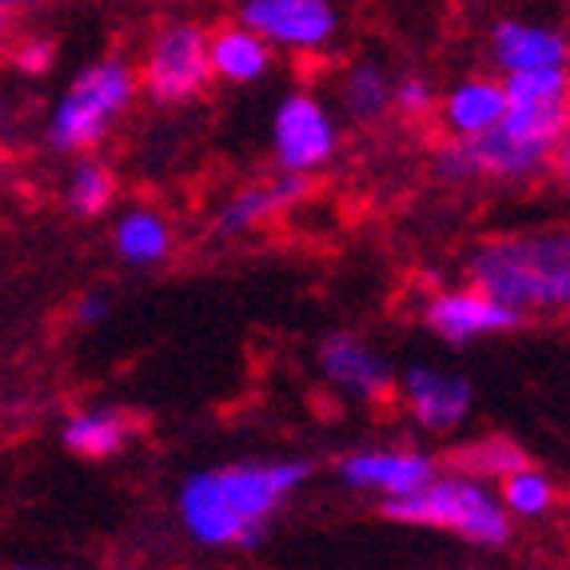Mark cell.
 I'll return each instance as SVG.
<instances>
[{
  "mask_svg": "<svg viewBox=\"0 0 570 570\" xmlns=\"http://www.w3.org/2000/svg\"><path fill=\"white\" fill-rule=\"evenodd\" d=\"M312 475L315 459L304 455L200 466L176 491V519L204 551H256Z\"/></svg>",
  "mask_w": 570,
  "mask_h": 570,
  "instance_id": "cell-1",
  "label": "cell"
},
{
  "mask_svg": "<svg viewBox=\"0 0 570 570\" xmlns=\"http://www.w3.org/2000/svg\"><path fill=\"white\" fill-rule=\"evenodd\" d=\"M466 279L519 320L570 315V224L483 239L466 256Z\"/></svg>",
  "mask_w": 570,
  "mask_h": 570,
  "instance_id": "cell-2",
  "label": "cell"
},
{
  "mask_svg": "<svg viewBox=\"0 0 570 570\" xmlns=\"http://www.w3.org/2000/svg\"><path fill=\"white\" fill-rule=\"evenodd\" d=\"M140 96V72L132 60L124 57H100L85 65L68 88L57 96V105L48 112V144L57 153L85 156L105 144L120 116L136 105Z\"/></svg>",
  "mask_w": 570,
  "mask_h": 570,
  "instance_id": "cell-3",
  "label": "cell"
},
{
  "mask_svg": "<svg viewBox=\"0 0 570 570\" xmlns=\"http://www.w3.org/2000/svg\"><path fill=\"white\" fill-rule=\"evenodd\" d=\"M391 523L423 527V531H448L471 547H507L514 534L511 514L503 511L494 487L463 475V471H439L423 491L411 499L383 507Z\"/></svg>",
  "mask_w": 570,
  "mask_h": 570,
  "instance_id": "cell-4",
  "label": "cell"
},
{
  "mask_svg": "<svg viewBox=\"0 0 570 570\" xmlns=\"http://www.w3.org/2000/svg\"><path fill=\"white\" fill-rule=\"evenodd\" d=\"M140 72V92L160 108H180L200 100L212 88V32L200 20H164L153 32Z\"/></svg>",
  "mask_w": 570,
  "mask_h": 570,
  "instance_id": "cell-5",
  "label": "cell"
},
{
  "mask_svg": "<svg viewBox=\"0 0 570 570\" xmlns=\"http://www.w3.org/2000/svg\"><path fill=\"white\" fill-rule=\"evenodd\" d=\"M272 156L284 176H315L340 153V120L315 92H287L272 108Z\"/></svg>",
  "mask_w": 570,
  "mask_h": 570,
  "instance_id": "cell-6",
  "label": "cell"
},
{
  "mask_svg": "<svg viewBox=\"0 0 570 570\" xmlns=\"http://www.w3.org/2000/svg\"><path fill=\"white\" fill-rule=\"evenodd\" d=\"M236 20L252 29L272 52L320 57L335 45L343 17L332 0H247Z\"/></svg>",
  "mask_w": 570,
  "mask_h": 570,
  "instance_id": "cell-7",
  "label": "cell"
},
{
  "mask_svg": "<svg viewBox=\"0 0 570 570\" xmlns=\"http://www.w3.org/2000/svg\"><path fill=\"white\" fill-rule=\"evenodd\" d=\"M315 363L327 387H335L347 400L387 403L400 387V371L387 355L360 332H327L315 347Z\"/></svg>",
  "mask_w": 570,
  "mask_h": 570,
  "instance_id": "cell-8",
  "label": "cell"
},
{
  "mask_svg": "<svg viewBox=\"0 0 570 570\" xmlns=\"http://www.w3.org/2000/svg\"><path fill=\"white\" fill-rule=\"evenodd\" d=\"M507 116L503 124L534 148L559 153L570 128V68L567 72H531L507 77Z\"/></svg>",
  "mask_w": 570,
  "mask_h": 570,
  "instance_id": "cell-9",
  "label": "cell"
},
{
  "mask_svg": "<svg viewBox=\"0 0 570 570\" xmlns=\"http://www.w3.org/2000/svg\"><path fill=\"white\" fill-rule=\"evenodd\" d=\"M439 475V463L419 448H355L335 463V479L347 491L375 494L387 503L411 499Z\"/></svg>",
  "mask_w": 570,
  "mask_h": 570,
  "instance_id": "cell-10",
  "label": "cell"
},
{
  "mask_svg": "<svg viewBox=\"0 0 570 570\" xmlns=\"http://www.w3.org/2000/svg\"><path fill=\"white\" fill-rule=\"evenodd\" d=\"M395 395L411 423L428 435H451L475 411V383L466 380L463 371L431 367V363H415L403 371Z\"/></svg>",
  "mask_w": 570,
  "mask_h": 570,
  "instance_id": "cell-11",
  "label": "cell"
},
{
  "mask_svg": "<svg viewBox=\"0 0 570 570\" xmlns=\"http://www.w3.org/2000/svg\"><path fill=\"white\" fill-rule=\"evenodd\" d=\"M487 57L507 77H531V72H567L570 37L554 24H539L527 17H499L487 29Z\"/></svg>",
  "mask_w": 570,
  "mask_h": 570,
  "instance_id": "cell-12",
  "label": "cell"
},
{
  "mask_svg": "<svg viewBox=\"0 0 570 570\" xmlns=\"http://www.w3.org/2000/svg\"><path fill=\"white\" fill-rule=\"evenodd\" d=\"M519 324H523L519 315L494 304L491 295H483L471 284L443 287L423 304V327L448 347H471L475 340H494V335L514 332Z\"/></svg>",
  "mask_w": 570,
  "mask_h": 570,
  "instance_id": "cell-13",
  "label": "cell"
},
{
  "mask_svg": "<svg viewBox=\"0 0 570 570\" xmlns=\"http://www.w3.org/2000/svg\"><path fill=\"white\" fill-rule=\"evenodd\" d=\"M307 188H312L307 180L284 176V171L272 176V180L244 184V188H236L228 200L219 204L216 232L219 236H252V232H259L264 224H272V219L287 216V212L307 196Z\"/></svg>",
  "mask_w": 570,
  "mask_h": 570,
  "instance_id": "cell-14",
  "label": "cell"
},
{
  "mask_svg": "<svg viewBox=\"0 0 570 570\" xmlns=\"http://www.w3.org/2000/svg\"><path fill=\"white\" fill-rule=\"evenodd\" d=\"M439 124L451 140H479L494 132L507 116V88L499 77H463L439 92Z\"/></svg>",
  "mask_w": 570,
  "mask_h": 570,
  "instance_id": "cell-15",
  "label": "cell"
},
{
  "mask_svg": "<svg viewBox=\"0 0 570 570\" xmlns=\"http://www.w3.org/2000/svg\"><path fill=\"white\" fill-rule=\"evenodd\" d=\"M272 65H276V52L239 20L212 29V77L216 80L236 88L259 85V80H267Z\"/></svg>",
  "mask_w": 570,
  "mask_h": 570,
  "instance_id": "cell-16",
  "label": "cell"
},
{
  "mask_svg": "<svg viewBox=\"0 0 570 570\" xmlns=\"http://www.w3.org/2000/svg\"><path fill=\"white\" fill-rule=\"evenodd\" d=\"M136 435V419L124 407H85L72 411L60 428V443L80 459H112L120 455Z\"/></svg>",
  "mask_w": 570,
  "mask_h": 570,
  "instance_id": "cell-17",
  "label": "cell"
},
{
  "mask_svg": "<svg viewBox=\"0 0 570 570\" xmlns=\"http://www.w3.org/2000/svg\"><path fill=\"white\" fill-rule=\"evenodd\" d=\"M112 247L120 264L136 267V272H153L171 256L176 236H171L168 216H160L156 208H128L112 224Z\"/></svg>",
  "mask_w": 570,
  "mask_h": 570,
  "instance_id": "cell-18",
  "label": "cell"
},
{
  "mask_svg": "<svg viewBox=\"0 0 570 570\" xmlns=\"http://www.w3.org/2000/svg\"><path fill=\"white\" fill-rule=\"evenodd\" d=\"M391 92L395 77L380 60H352L340 80V105L355 124H380L391 112Z\"/></svg>",
  "mask_w": 570,
  "mask_h": 570,
  "instance_id": "cell-19",
  "label": "cell"
},
{
  "mask_svg": "<svg viewBox=\"0 0 570 570\" xmlns=\"http://www.w3.org/2000/svg\"><path fill=\"white\" fill-rule=\"evenodd\" d=\"M523 466H531V459H527V451L519 448L511 435H483L459 451L455 471H463V475L491 487V483L511 479L514 471H523Z\"/></svg>",
  "mask_w": 570,
  "mask_h": 570,
  "instance_id": "cell-20",
  "label": "cell"
},
{
  "mask_svg": "<svg viewBox=\"0 0 570 570\" xmlns=\"http://www.w3.org/2000/svg\"><path fill=\"white\" fill-rule=\"evenodd\" d=\"M65 204L77 212L80 219H96V216H108L116 204V176L108 164L92 160V156H80L72 164L65 180Z\"/></svg>",
  "mask_w": 570,
  "mask_h": 570,
  "instance_id": "cell-21",
  "label": "cell"
},
{
  "mask_svg": "<svg viewBox=\"0 0 570 570\" xmlns=\"http://www.w3.org/2000/svg\"><path fill=\"white\" fill-rule=\"evenodd\" d=\"M494 494H499L503 511L511 514V523L514 519H542L554 507V499H559L554 479L547 471H539V466L514 471L511 479H503V483L494 487Z\"/></svg>",
  "mask_w": 570,
  "mask_h": 570,
  "instance_id": "cell-22",
  "label": "cell"
},
{
  "mask_svg": "<svg viewBox=\"0 0 570 570\" xmlns=\"http://www.w3.org/2000/svg\"><path fill=\"white\" fill-rule=\"evenodd\" d=\"M439 108V88L423 72H403L395 77V92H391V112L407 116V120H428Z\"/></svg>",
  "mask_w": 570,
  "mask_h": 570,
  "instance_id": "cell-23",
  "label": "cell"
},
{
  "mask_svg": "<svg viewBox=\"0 0 570 570\" xmlns=\"http://www.w3.org/2000/svg\"><path fill=\"white\" fill-rule=\"evenodd\" d=\"M12 68H17L20 77H45L48 68L57 65V45L48 37H29V40H20L17 48H12Z\"/></svg>",
  "mask_w": 570,
  "mask_h": 570,
  "instance_id": "cell-24",
  "label": "cell"
},
{
  "mask_svg": "<svg viewBox=\"0 0 570 570\" xmlns=\"http://www.w3.org/2000/svg\"><path fill=\"white\" fill-rule=\"evenodd\" d=\"M108 307H112V299H108L105 292H88L77 299V307H72V320H77V327H96L108 320Z\"/></svg>",
  "mask_w": 570,
  "mask_h": 570,
  "instance_id": "cell-25",
  "label": "cell"
},
{
  "mask_svg": "<svg viewBox=\"0 0 570 570\" xmlns=\"http://www.w3.org/2000/svg\"><path fill=\"white\" fill-rule=\"evenodd\" d=\"M554 171H559V180L570 188V128H567V136H562L559 153H554Z\"/></svg>",
  "mask_w": 570,
  "mask_h": 570,
  "instance_id": "cell-26",
  "label": "cell"
},
{
  "mask_svg": "<svg viewBox=\"0 0 570 570\" xmlns=\"http://www.w3.org/2000/svg\"><path fill=\"white\" fill-rule=\"evenodd\" d=\"M9 24H12V4H4V0H0V40H4Z\"/></svg>",
  "mask_w": 570,
  "mask_h": 570,
  "instance_id": "cell-27",
  "label": "cell"
},
{
  "mask_svg": "<svg viewBox=\"0 0 570 570\" xmlns=\"http://www.w3.org/2000/svg\"><path fill=\"white\" fill-rule=\"evenodd\" d=\"M4 570H72V567H32V562H17V567H4Z\"/></svg>",
  "mask_w": 570,
  "mask_h": 570,
  "instance_id": "cell-28",
  "label": "cell"
},
{
  "mask_svg": "<svg viewBox=\"0 0 570 570\" xmlns=\"http://www.w3.org/2000/svg\"><path fill=\"white\" fill-rule=\"evenodd\" d=\"M4 116H9V100H4V96H0V120H4Z\"/></svg>",
  "mask_w": 570,
  "mask_h": 570,
  "instance_id": "cell-29",
  "label": "cell"
}]
</instances>
